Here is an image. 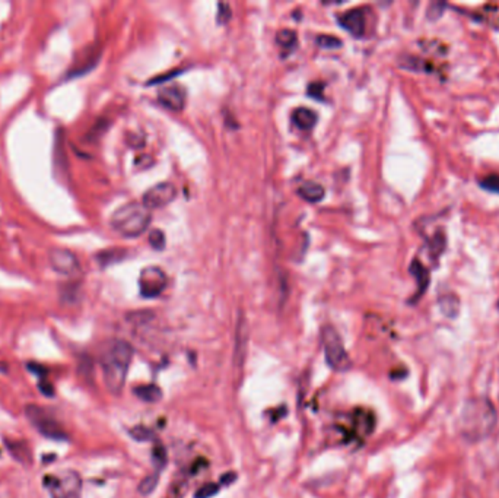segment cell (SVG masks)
I'll return each instance as SVG.
<instances>
[{
    "instance_id": "12",
    "label": "cell",
    "mask_w": 499,
    "mask_h": 498,
    "mask_svg": "<svg viewBox=\"0 0 499 498\" xmlns=\"http://www.w3.org/2000/svg\"><path fill=\"white\" fill-rule=\"evenodd\" d=\"M339 24L353 37H362L367 28L365 12L362 9H349L339 16Z\"/></svg>"
},
{
    "instance_id": "10",
    "label": "cell",
    "mask_w": 499,
    "mask_h": 498,
    "mask_svg": "<svg viewBox=\"0 0 499 498\" xmlns=\"http://www.w3.org/2000/svg\"><path fill=\"white\" fill-rule=\"evenodd\" d=\"M185 100H187V91L181 85H168L161 88L158 92V101L161 106L172 111L183 110Z\"/></svg>"
},
{
    "instance_id": "13",
    "label": "cell",
    "mask_w": 499,
    "mask_h": 498,
    "mask_svg": "<svg viewBox=\"0 0 499 498\" xmlns=\"http://www.w3.org/2000/svg\"><path fill=\"white\" fill-rule=\"evenodd\" d=\"M410 273L416 278L417 282V291L415 297L410 299V303H416V301L425 294L429 286V271L425 268V264L419 259H415L410 263Z\"/></svg>"
},
{
    "instance_id": "22",
    "label": "cell",
    "mask_w": 499,
    "mask_h": 498,
    "mask_svg": "<svg viewBox=\"0 0 499 498\" xmlns=\"http://www.w3.org/2000/svg\"><path fill=\"white\" fill-rule=\"evenodd\" d=\"M478 183H479V186H480L483 190L499 194V174H489V176H485V177H483V179H480Z\"/></svg>"
},
{
    "instance_id": "28",
    "label": "cell",
    "mask_w": 499,
    "mask_h": 498,
    "mask_svg": "<svg viewBox=\"0 0 499 498\" xmlns=\"http://www.w3.org/2000/svg\"><path fill=\"white\" fill-rule=\"evenodd\" d=\"M403 66L408 67V69H412V71H415V72H428V69H429L426 62L416 59V57H408V59H406V63Z\"/></svg>"
},
{
    "instance_id": "25",
    "label": "cell",
    "mask_w": 499,
    "mask_h": 498,
    "mask_svg": "<svg viewBox=\"0 0 499 498\" xmlns=\"http://www.w3.org/2000/svg\"><path fill=\"white\" fill-rule=\"evenodd\" d=\"M447 6L448 5L444 3V2H432L431 5H429V8H428V14H426L428 19H431V21L439 19L441 16H443V14H444V10H445Z\"/></svg>"
},
{
    "instance_id": "1",
    "label": "cell",
    "mask_w": 499,
    "mask_h": 498,
    "mask_svg": "<svg viewBox=\"0 0 499 498\" xmlns=\"http://www.w3.org/2000/svg\"><path fill=\"white\" fill-rule=\"evenodd\" d=\"M133 346L123 339H113L101 354L104 383L113 395H120L133 361Z\"/></svg>"
},
{
    "instance_id": "11",
    "label": "cell",
    "mask_w": 499,
    "mask_h": 498,
    "mask_svg": "<svg viewBox=\"0 0 499 498\" xmlns=\"http://www.w3.org/2000/svg\"><path fill=\"white\" fill-rule=\"evenodd\" d=\"M248 350V326L247 320L244 315L240 316L237 321V330H235V346H234V367L235 370H242L244 363H246Z\"/></svg>"
},
{
    "instance_id": "33",
    "label": "cell",
    "mask_w": 499,
    "mask_h": 498,
    "mask_svg": "<svg viewBox=\"0 0 499 498\" xmlns=\"http://www.w3.org/2000/svg\"><path fill=\"white\" fill-rule=\"evenodd\" d=\"M237 473L235 472H228L225 475H222V478H220V485H225V486H229L231 484H234L237 481Z\"/></svg>"
},
{
    "instance_id": "7",
    "label": "cell",
    "mask_w": 499,
    "mask_h": 498,
    "mask_svg": "<svg viewBox=\"0 0 499 498\" xmlns=\"http://www.w3.org/2000/svg\"><path fill=\"white\" fill-rule=\"evenodd\" d=\"M168 285L167 273L158 266H148L139 276V288L145 298H155L162 294Z\"/></svg>"
},
{
    "instance_id": "31",
    "label": "cell",
    "mask_w": 499,
    "mask_h": 498,
    "mask_svg": "<svg viewBox=\"0 0 499 498\" xmlns=\"http://www.w3.org/2000/svg\"><path fill=\"white\" fill-rule=\"evenodd\" d=\"M323 89H324L323 84H311L308 87V95L314 97L317 100H323Z\"/></svg>"
},
{
    "instance_id": "32",
    "label": "cell",
    "mask_w": 499,
    "mask_h": 498,
    "mask_svg": "<svg viewBox=\"0 0 499 498\" xmlns=\"http://www.w3.org/2000/svg\"><path fill=\"white\" fill-rule=\"evenodd\" d=\"M28 370L31 373L37 374L40 378H44V376L47 374V370H45L43 365H38V364H28Z\"/></svg>"
},
{
    "instance_id": "30",
    "label": "cell",
    "mask_w": 499,
    "mask_h": 498,
    "mask_svg": "<svg viewBox=\"0 0 499 498\" xmlns=\"http://www.w3.org/2000/svg\"><path fill=\"white\" fill-rule=\"evenodd\" d=\"M218 8H219L218 21L220 22V24H224V22H228L229 18H231V8H229V5H227V3H219Z\"/></svg>"
},
{
    "instance_id": "15",
    "label": "cell",
    "mask_w": 499,
    "mask_h": 498,
    "mask_svg": "<svg viewBox=\"0 0 499 498\" xmlns=\"http://www.w3.org/2000/svg\"><path fill=\"white\" fill-rule=\"evenodd\" d=\"M298 196L301 199H304L305 202L317 203L324 199V196H326V190H324L321 184H318L316 181H307L298 189Z\"/></svg>"
},
{
    "instance_id": "5",
    "label": "cell",
    "mask_w": 499,
    "mask_h": 498,
    "mask_svg": "<svg viewBox=\"0 0 499 498\" xmlns=\"http://www.w3.org/2000/svg\"><path fill=\"white\" fill-rule=\"evenodd\" d=\"M44 486L51 498H80L82 478L76 471H65L44 478Z\"/></svg>"
},
{
    "instance_id": "17",
    "label": "cell",
    "mask_w": 499,
    "mask_h": 498,
    "mask_svg": "<svg viewBox=\"0 0 499 498\" xmlns=\"http://www.w3.org/2000/svg\"><path fill=\"white\" fill-rule=\"evenodd\" d=\"M439 306H441V311L450 319H454L459 316L460 311V299L456 294H445L443 297H439Z\"/></svg>"
},
{
    "instance_id": "29",
    "label": "cell",
    "mask_w": 499,
    "mask_h": 498,
    "mask_svg": "<svg viewBox=\"0 0 499 498\" xmlns=\"http://www.w3.org/2000/svg\"><path fill=\"white\" fill-rule=\"evenodd\" d=\"M38 389L41 390V393H43V395L44 396H47V398H51V396H54V387H53V385L50 383V381L47 380V378H41L40 380V383H38Z\"/></svg>"
},
{
    "instance_id": "18",
    "label": "cell",
    "mask_w": 499,
    "mask_h": 498,
    "mask_svg": "<svg viewBox=\"0 0 499 498\" xmlns=\"http://www.w3.org/2000/svg\"><path fill=\"white\" fill-rule=\"evenodd\" d=\"M159 478H161V472H158V471L148 475V477H145L141 481V484H139V493H141L145 497L149 495V494H152L156 490V486L159 484Z\"/></svg>"
},
{
    "instance_id": "26",
    "label": "cell",
    "mask_w": 499,
    "mask_h": 498,
    "mask_svg": "<svg viewBox=\"0 0 499 498\" xmlns=\"http://www.w3.org/2000/svg\"><path fill=\"white\" fill-rule=\"evenodd\" d=\"M149 242L150 246L156 250H162L165 247V236L161 229H154L152 233L149 234Z\"/></svg>"
},
{
    "instance_id": "9",
    "label": "cell",
    "mask_w": 499,
    "mask_h": 498,
    "mask_svg": "<svg viewBox=\"0 0 499 498\" xmlns=\"http://www.w3.org/2000/svg\"><path fill=\"white\" fill-rule=\"evenodd\" d=\"M49 262L51 268L63 276L73 278L80 273V263L71 250L51 249L49 251Z\"/></svg>"
},
{
    "instance_id": "21",
    "label": "cell",
    "mask_w": 499,
    "mask_h": 498,
    "mask_svg": "<svg viewBox=\"0 0 499 498\" xmlns=\"http://www.w3.org/2000/svg\"><path fill=\"white\" fill-rule=\"evenodd\" d=\"M276 41L283 49H292L298 40H297V34L292 30H281L279 32H277Z\"/></svg>"
},
{
    "instance_id": "8",
    "label": "cell",
    "mask_w": 499,
    "mask_h": 498,
    "mask_svg": "<svg viewBox=\"0 0 499 498\" xmlns=\"http://www.w3.org/2000/svg\"><path fill=\"white\" fill-rule=\"evenodd\" d=\"M177 198V189L172 183L164 181L158 183L155 186L150 188L145 194L142 203L148 207V210H161V207L168 206L174 199Z\"/></svg>"
},
{
    "instance_id": "4",
    "label": "cell",
    "mask_w": 499,
    "mask_h": 498,
    "mask_svg": "<svg viewBox=\"0 0 499 498\" xmlns=\"http://www.w3.org/2000/svg\"><path fill=\"white\" fill-rule=\"evenodd\" d=\"M321 343L326 356L327 365L338 373L349 372L352 367V360L347 354L339 332L333 326H324L321 330Z\"/></svg>"
},
{
    "instance_id": "14",
    "label": "cell",
    "mask_w": 499,
    "mask_h": 498,
    "mask_svg": "<svg viewBox=\"0 0 499 498\" xmlns=\"http://www.w3.org/2000/svg\"><path fill=\"white\" fill-rule=\"evenodd\" d=\"M292 122L301 131H310L318 122V115L314 110L307 107H299L292 113Z\"/></svg>"
},
{
    "instance_id": "24",
    "label": "cell",
    "mask_w": 499,
    "mask_h": 498,
    "mask_svg": "<svg viewBox=\"0 0 499 498\" xmlns=\"http://www.w3.org/2000/svg\"><path fill=\"white\" fill-rule=\"evenodd\" d=\"M445 249V236L444 233H441V231H438V233L432 237L431 240V253L434 258H438L441 253L444 251Z\"/></svg>"
},
{
    "instance_id": "19",
    "label": "cell",
    "mask_w": 499,
    "mask_h": 498,
    "mask_svg": "<svg viewBox=\"0 0 499 498\" xmlns=\"http://www.w3.org/2000/svg\"><path fill=\"white\" fill-rule=\"evenodd\" d=\"M152 462L156 468L158 472H161L167 466L168 463V455H167V449L164 447L162 443H156L154 450H152Z\"/></svg>"
},
{
    "instance_id": "27",
    "label": "cell",
    "mask_w": 499,
    "mask_h": 498,
    "mask_svg": "<svg viewBox=\"0 0 499 498\" xmlns=\"http://www.w3.org/2000/svg\"><path fill=\"white\" fill-rule=\"evenodd\" d=\"M317 44L321 49H339L342 45V41L338 37L333 36H320L317 38Z\"/></svg>"
},
{
    "instance_id": "20",
    "label": "cell",
    "mask_w": 499,
    "mask_h": 498,
    "mask_svg": "<svg viewBox=\"0 0 499 498\" xmlns=\"http://www.w3.org/2000/svg\"><path fill=\"white\" fill-rule=\"evenodd\" d=\"M129 434L132 435V438L135 440V442H154L155 440V433L154 430H150L149 427H143V425H137V427H133L132 430L129 431Z\"/></svg>"
},
{
    "instance_id": "16",
    "label": "cell",
    "mask_w": 499,
    "mask_h": 498,
    "mask_svg": "<svg viewBox=\"0 0 499 498\" xmlns=\"http://www.w3.org/2000/svg\"><path fill=\"white\" fill-rule=\"evenodd\" d=\"M133 393L142 402H146V403H158L162 399V396H164L162 395L161 387L156 385H152V383L136 386L133 389Z\"/></svg>"
},
{
    "instance_id": "23",
    "label": "cell",
    "mask_w": 499,
    "mask_h": 498,
    "mask_svg": "<svg viewBox=\"0 0 499 498\" xmlns=\"http://www.w3.org/2000/svg\"><path fill=\"white\" fill-rule=\"evenodd\" d=\"M219 488H220V484L209 482V484L200 486V488L196 491L194 498H212L219 493Z\"/></svg>"
},
{
    "instance_id": "6",
    "label": "cell",
    "mask_w": 499,
    "mask_h": 498,
    "mask_svg": "<svg viewBox=\"0 0 499 498\" xmlns=\"http://www.w3.org/2000/svg\"><path fill=\"white\" fill-rule=\"evenodd\" d=\"M25 415L41 435L50 440H56V442H65V440H67V434L60 422L56 421L49 412H45L43 408L37 407V405H30V407H27Z\"/></svg>"
},
{
    "instance_id": "2",
    "label": "cell",
    "mask_w": 499,
    "mask_h": 498,
    "mask_svg": "<svg viewBox=\"0 0 499 498\" xmlns=\"http://www.w3.org/2000/svg\"><path fill=\"white\" fill-rule=\"evenodd\" d=\"M496 420L498 416L492 402L485 398H474L463 407L459 428L469 442H479L494 431Z\"/></svg>"
},
{
    "instance_id": "3",
    "label": "cell",
    "mask_w": 499,
    "mask_h": 498,
    "mask_svg": "<svg viewBox=\"0 0 499 498\" xmlns=\"http://www.w3.org/2000/svg\"><path fill=\"white\" fill-rule=\"evenodd\" d=\"M150 221L152 214L142 202H129L114 211L110 224L123 237L135 238L145 233Z\"/></svg>"
}]
</instances>
